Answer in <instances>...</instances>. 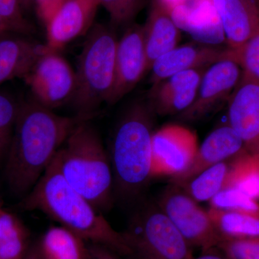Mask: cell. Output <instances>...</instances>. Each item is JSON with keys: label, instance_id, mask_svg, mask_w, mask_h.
Returning <instances> with one entry per match:
<instances>
[{"label": "cell", "instance_id": "obj_1", "mask_svg": "<svg viewBox=\"0 0 259 259\" xmlns=\"http://www.w3.org/2000/svg\"><path fill=\"white\" fill-rule=\"evenodd\" d=\"M81 120H86L56 115L34 100L20 105L5 158V178L13 193L24 197L32 190Z\"/></svg>", "mask_w": 259, "mask_h": 259}, {"label": "cell", "instance_id": "obj_2", "mask_svg": "<svg viewBox=\"0 0 259 259\" xmlns=\"http://www.w3.org/2000/svg\"><path fill=\"white\" fill-rule=\"evenodd\" d=\"M20 208L40 211L84 241L128 257L122 232L115 231L102 212L65 180L54 161L23 197Z\"/></svg>", "mask_w": 259, "mask_h": 259}, {"label": "cell", "instance_id": "obj_3", "mask_svg": "<svg viewBox=\"0 0 259 259\" xmlns=\"http://www.w3.org/2000/svg\"><path fill=\"white\" fill-rule=\"evenodd\" d=\"M155 115L148 100H138L126 108L116 125L110 158L114 196L123 202L137 199L151 178Z\"/></svg>", "mask_w": 259, "mask_h": 259}, {"label": "cell", "instance_id": "obj_4", "mask_svg": "<svg viewBox=\"0 0 259 259\" xmlns=\"http://www.w3.org/2000/svg\"><path fill=\"white\" fill-rule=\"evenodd\" d=\"M65 180L100 212L112 207L113 175L101 138L90 120H81L54 159Z\"/></svg>", "mask_w": 259, "mask_h": 259}, {"label": "cell", "instance_id": "obj_5", "mask_svg": "<svg viewBox=\"0 0 259 259\" xmlns=\"http://www.w3.org/2000/svg\"><path fill=\"white\" fill-rule=\"evenodd\" d=\"M117 42L115 30L106 25L96 24L88 32L70 102L76 116L83 120H91L102 104H108L115 84Z\"/></svg>", "mask_w": 259, "mask_h": 259}, {"label": "cell", "instance_id": "obj_6", "mask_svg": "<svg viewBox=\"0 0 259 259\" xmlns=\"http://www.w3.org/2000/svg\"><path fill=\"white\" fill-rule=\"evenodd\" d=\"M131 259H192V248L160 209L147 203L136 209L122 232Z\"/></svg>", "mask_w": 259, "mask_h": 259}, {"label": "cell", "instance_id": "obj_7", "mask_svg": "<svg viewBox=\"0 0 259 259\" xmlns=\"http://www.w3.org/2000/svg\"><path fill=\"white\" fill-rule=\"evenodd\" d=\"M156 204L192 248L207 251L216 248L222 240L208 212L180 186L175 184L168 186L159 196Z\"/></svg>", "mask_w": 259, "mask_h": 259}, {"label": "cell", "instance_id": "obj_8", "mask_svg": "<svg viewBox=\"0 0 259 259\" xmlns=\"http://www.w3.org/2000/svg\"><path fill=\"white\" fill-rule=\"evenodd\" d=\"M34 101L54 110L71 102L76 88V73L57 51L48 50L24 78Z\"/></svg>", "mask_w": 259, "mask_h": 259}, {"label": "cell", "instance_id": "obj_9", "mask_svg": "<svg viewBox=\"0 0 259 259\" xmlns=\"http://www.w3.org/2000/svg\"><path fill=\"white\" fill-rule=\"evenodd\" d=\"M199 145L197 135L184 126L168 125L153 132L151 178L175 177L183 173L194 160Z\"/></svg>", "mask_w": 259, "mask_h": 259}, {"label": "cell", "instance_id": "obj_10", "mask_svg": "<svg viewBox=\"0 0 259 259\" xmlns=\"http://www.w3.org/2000/svg\"><path fill=\"white\" fill-rule=\"evenodd\" d=\"M242 76L243 71L235 57L211 65L202 75L193 103L180 114V118L198 120L214 111L228 102Z\"/></svg>", "mask_w": 259, "mask_h": 259}, {"label": "cell", "instance_id": "obj_11", "mask_svg": "<svg viewBox=\"0 0 259 259\" xmlns=\"http://www.w3.org/2000/svg\"><path fill=\"white\" fill-rule=\"evenodd\" d=\"M146 72L144 26L131 25L117 42L115 84L108 105L117 103L131 93Z\"/></svg>", "mask_w": 259, "mask_h": 259}, {"label": "cell", "instance_id": "obj_12", "mask_svg": "<svg viewBox=\"0 0 259 259\" xmlns=\"http://www.w3.org/2000/svg\"><path fill=\"white\" fill-rule=\"evenodd\" d=\"M228 118L245 150L259 154V81L243 74L228 99Z\"/></svg>", "mask_w": 259, "mask_h": 259}, {"label": "cell", "instance_id": "obj_13", "mask_svg": "<svg viewBox=\"0 0 259 259\" xmlns=\"http://www.w3.org/2000/svg\"><path fill=\"white\" fill-rule=\"evenodd\" d=\"M100 6L98 0H66L48 20L46 45L49 50H61L93 28Z\"/></svg>", "mask_w": 259, "mask_h": 259}, {"label": "cell", "instance_id": "obj_14", "mask_svg": "<svg viewBox=\"0 0 259 259\" xmlns=\"http://www.w3.org/2000/svg\"><path fill=\"white\" fill-rule=\"evenodd\" d=\"M234 57L231 48L204 42H190L175 47L158 58L151 68L153 85L187 70L207 69L211 65Z\"/></svg>", "mask_w": 259, "mask_h": 259}, {"label": "cell", "instance_id": "obj_15", "mask_svg": "<svg viewBox=\"0 0 259 259\" xmlns=\"http://www.w3.org/2000/svg\"><path fill=\"white\" fill-rule=\"evenodd\" d=\"M205 70L182 71L153 85L148 102L156 115H180L188 109L195 99Z\"/></svg>", "mask_w": 259, "mask_h": 259}, {"label": "cell", "instance_id": "obj_16", "mask_svg": "<svg viewBox=\"0 0 259 259\" xmlns=\"http://www.w3.org/2000/svg\"><path fill=\"white\" fill-rule=\"evenodd\" d=\"M244 151L243 141L231 126L227 124L218 127L199 146L188 168L178 176L172 177V183H184L209 167L236 157Z\"/></svg>", "mask_w": 259, "mask_h": 259}, {"label": "cell", "instance_id": "obj_17", "mask_svg": "<svg viewBox=\"0 0 259 259\" xmlns=\"http://www.w3.org/2000/svg\"><path fill=\"white\" fill-rule=\"evenodd\" d=\"M228 47L239 49L259 27V0H211Z\"/></svg>", "mask_w": 259, "mask_h": 259}, {"label": "cell", "instance_id": "obj_18", "mask_svg": "<svg viewBox=\"0 0 259 259\" xmlns=\"http://www.w3.org/2000/svg\"><path fill=\"white\" fill-rule=\"evenodd\" d=\"M9 34L0 37V84L16 78L24 79L48 50L46 44Z\"/></svg>", "mask_w": 259, "mask_h": 259}, {"label": "cell", "instance_id": "obj_19", "mask_svg": "<svg viewBox=\"0 0 259 259\" xmlns=\"http://www.w3.org/2000/svg\"><path fill=\"white\" fill-rule=\"evenodd\" d=\"M144 28L148 71L158 58L177 47L180 28L169 10L159 0H152Z\"/></svg>", "mask_w": 259, "mask_h": 259}, {"label": "cell", "instance_id": "obj_20", "mask_svg": "<svg viewBox=\"0 0 259 259\" xmlns=\"http://www.w3.org/2000/svg\"><path fill=\"white\" fill-rule=\"evenodd\" d=\"M88 242L61 226H51L36 243L42 259H89Z\"/></svg>", "mask_w": 259, "mask_h": 259}, {"label": "cell", "instance_id": "obj_21", "mask_svg": "<svg viewBox=\"0 0 259 259\" xmlns=\"http://www.w3.org/2000/svg\"><path fill=\"white\" fill-rule=\"evenodd\" d=\"M29 230L13 213L0 209V259H25L31 247Z\"/></svg>", "mask_w": 259, "mask_h": 259}, {"label": "cell", "instance_id": "obj_22", "mask_svg": "<svg viewBox=\"0 0 259 259\" xmlns=\"http://www.w3.org/2000/svg\"><path fill=\"white\" fill-rule=\"evenodd\" d=\"M207 212L221 239L259 238V215L211 207Z\"/></svg>", "mask_w": 259, "mask_h": 259}, {"label": "cell", "instance_id": "obj_23", "mask_svg": "<svg viewBox=\"0 0 259 259\" xmlns=\"http://www.w3.org/2000/svg\"><path fill=\"white\" fill-rule=\"evenodd\" d=\"M231 161L232 158L217 163L191 180L177 185L196 202H209L225 188L231 170Z\"/></svg>", "mask_w": 259, "mask_h": 259}, {"label": "cell", "instance_id": "obj_24", "mask_svg": "<svg viewBox=\"0 0 259 259\" xmlns=\"http://www.w3.org/2000/svg\"><path fill=\"white\" fill-rule=\"evenodd\" d=\"M227 188L238 189L259 201V154L245 150L232 158Z\"/></svg>", "mask_w": 259, "mask_h": 259}, {"label": "cell", "instance_id": "obj_25", "mask_svg": "<svg viewBox=\"0 0 259 259\" xmlns=\"http://www.w3.org/2000/svg\"><path fill=\"white\" fill-rule=\"evenodd\" d=\"M211 208L259 215V201L236 188L224 189L209 202Z\"/></svg>", "mask_w": 259, "mask_h": 259}, {"label": "cell", "instance_id": "obj_26", "mask_svg": "<svg viewBox=\"0 0 259 259\" xmlns=\"http://www.w3.org/2000/svg\"><path fill=\"white\" fill-rule=\"evenodd\" d=\"M20 105L9 95L0 93V161L6 158L9 151Z\"/></svg>", "mask_w": 259, "mask_h": 259}, {"label": "cell", "instance_id": "obj_27", "mask_svg": "<svg viewBox=\"0 0 259 259\" xmlns=\"http://www.w3.org/2000/svg\"><path fill=\"white\" fill-rule=\"evenodd\" d=\"M233 50L243 74L259 81V27L239 49Z\"/></svg>", "mask_w": 259, "mask_h": 259}, {"label": "cell", "instance_id": "obj_28", "mask_svg": "<svg viewBox=\"0 0 259 259\" xmlns=\"http://www.w3.org/2000/svg\"><path fill=\"white\" fill-rule=\"evenodd\" d=\"M114 25H130L144 8L145 0H98Z\"/></svg>", "mask_w": 259, "mask_h": 259}, {"label": "cell", "instance_id": "obj_29", "mask_svg": "<svg viewBox=\"0 0 259 259\" xmlns=\"http://www.w3.org/2000/svg\"><path fill=\"white\" fill-rule=\"evenodd\" d=\"M216 248L228 259H259V238L222 240Z\"/></svg>", "mask_w": 259, "mask_h": 259}, {"label": "cell", "instance_id": "obj_30", "mask_svg": "<svg viewBox=\"0 0 259 259\" xmlns=\"http://www.w3.org/2000/svg\"><path fill=\"white\" fill-rule=\"evenodd\" d=\"M0 17L14 33L29 35L34 31L33 27L24 17L20 0H0Z\"/></svg>", "mask_w": 259, "mask_h": 259}, {"label": "cell", "instance_id": "obj_31", "mask_svg": "<svg viewBox=\"0 0 259 259\" xmlns=\"http://www.w3.org/2000/svg\"><path fill=\"white\" fill-rule=\"evenodd\" d=\"M89 259H122L120 255L103 245L88 244Z\"/></svg>", "mask_w": 259, "mask_h": 259}, {"label": "cell", "instance_id": "obj_32", "mask_svg": "<svg viewBox=\"0 0 259 259\" xmlns=\"http://www.w3.org/2000/svg\"><path fill=\"white\" fill-rule=\"evenodd\" d=\"M54 0H34L39 18L47 23L53 14Z\"/></svg>", "mask_w": 259, "mask_h": 259}, {"label": "cell", "instance_id": "obj_33", "mask_svg": "<svg viewBox=\"0 0 259 259\" xmlns=\"http://www.w3.org/2000/svg\"><path fill=\"white\" fill-rule=\"evenodd\" d=\"M214 248L204 251L202 255L197 258L194 257L192 259H228L221 250H218V251H215L214 250Z\"/></svg>", "mask_w": 259, "mask_h": 259}, {"label": "cell", "instance_id": "obj_34", "mask_svg": "<svg viewBox=\"0 0 259 259\" xmlns=\"http://www.w3.org/2000/svg\"><path fill=\"white\" fill-rule=\"evenodd\" d=\"M25 259H42L40 253H39L38 249H37L36 243L32 244Z\"/></svg>", "mask_w": 259, "mask_h": 259}, {"label": "cell", "instance_id": "obj_35", "mask_svg": "<svg viewBox=\"0 0 259 259\" xmlns=\"http://www.w3.org/2000/svg\"><path fill=\"white\" fill-rule=\"evenodd\" d=\"M0 33H14L13 29L0 17Z\"/></svg>", "mask_w": 259, "mask_h": 259}, {"label": "cell", "instance_id": "obj_36", "mask_svg": "<svg viewBox=\"0 0 259 259\" xmlns=\"http://www.w3.org/2000/svg\"><path fill=\"white\" fill-rule=\"evenodd\" d=\"M20 3L23 9L28 10L34 5V0H20Z\"/></svg>", "mask_w": 259, "mask_h": 259}, {"label": "cell", "instance_id": "obj_37", "mask_svg": "<svg viewBox=\"0 0 259 259\" xmlns=\"http://www.w3.org/2000/svg\"><path fill=\"white\" fill-rule=\"evenodd\" d=\"M66 1V0H54V9H53V14H54V13H55L56 10H57L58 8H59V7H60L61 5H62L63 3H64V2ZM51 16H52V15H51Z\"/></svg>", "mask_w": 259, "mask_h": 259}, {"label": "cell", "instance_id": "obj_38", "mask_svg": "<svg viewBox=\"0 0 259 259\" xmlns=\"http://www.w3.org/2000/svg\"><path fill=\"white\" fill-rule=\"evenodd\" d=\"M2 207H3V205H2L1 200H0V209H1Z\"/></svg>", "mask_w": 259, "mask_h": 259}, {"label": "cell", "instance_id": "obj_39", "mask_svg": "<svg viewBox=\"0 0 259 259\" xmlns=\"http://www.w3.org/2000/svg\"><path fill=\"white\" fill-rule=\"evenodd\" d=\"M8 34V33H7ZM5 35V34H3V33H0V37L2 36V35Z\"/></svg>", "mask_w": 259, "mask_h": 259}]
</instances>
